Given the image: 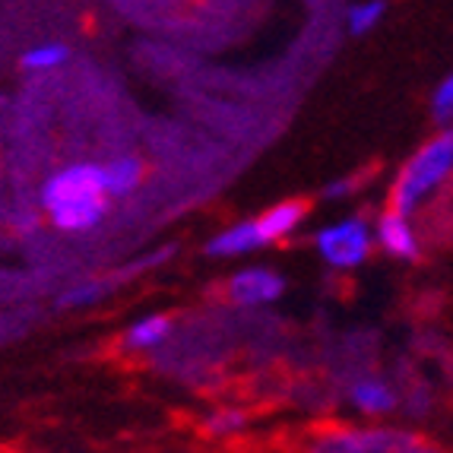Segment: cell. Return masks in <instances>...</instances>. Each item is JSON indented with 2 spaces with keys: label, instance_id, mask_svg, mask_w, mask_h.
<instances>
[{
  "label": "cell",
  "instance_id": "7a4b0ae2",
  "mask_svg": "<svg viewBox=\"0 0 453 453\" xmlns=\"http://www.w3.org/2000/svg\"><path fill=\"white\" fill-rule=\"evenodd\" d=\"M453 181V127L438 130L418 146L393 178L390 210L416 216Z\"/></svg>",
  "mask_w": 453,
  "mask_h": 453
},
{
  "label": "cell",
  "instance_id": "ac0fdd59",
  "mask_svg": "<svg viewBox=\"0 0 453 453\" xmlns=\"http://www.w3.org/2000/svg\"><path fill=\"white\" fill-rule=\"evenodd\" d=\"M403 453H444V450H441V447H434L431 441H422V438L416 434V438H412V444H409Z\"/></svg>",
  "mask_w": 453,
  "mask_h": 453
},
{
  "label": "cell",
  "instance_id": "ba28073f",
  "mask_svg": "<svg viewBox=\"0 0 453 453\" xmlns=\"http://www.w3.org/2000/svg\"><path fill=\"white\" fill-rule=\"evenodd\" d=\"M352 409H358L362 416L368 418H380L390 416L393 409L400 406V390L390 384L380 374H365V378H356L346 390Z\"/></svg>",
  "mask_w": 453,
  "mask_h": 453
},
{
  "label": "cell",
  "instance_id": "7c38bea8",
  "mask_svg": "<svg viewBox=\"0 0 453 453\" xmlns=\"http://www.w3.org/2000/svg\"><path fill=\"white\" fill-rule=\"evenodd\" d=\"M102 172H105V194L108 200H118V196H130L134 190H140L146 178V165L136 156H118V159L102 162Z\"/></svg>",
  "mask_w": 453,
  "mask_h": 453
},
{
  "label": "cell",
  "instance_id": "2e32d148",
  "mask_svg": "<svg viewBox=\"0 0 453 453\" xmlns=\"http://www.w3.org/2000/svg\"><path fill=\"white\" fill-rule=\"evenodd\" d=\"M431 114L438 124H450L453 121V70L444 76L431 96Z\"/></svg>",
  "mask_w": 453,
  "mask_h": 453
},
{
  "label": "cell",
  "instance_id": "9a60e30c",
  "mask_svg": "<svg viewBox=\"0 0 453 453\" xmlns=\"http://www.w3.org/2000/svg\"><path fill=\"white\" fill-rule=\"evenodd\" d=\"M387 13V4L380 0H365V4H352L346 13V29L349 35H368L371 29H378L380 19Z\"/></svg>",
  "mask_w": 453,
  "mask_h": 453
},
{
  "label": "cell",
  "instance_id": "3957f363",
  "mask_svg": "<svg viewBox=\"0 0 453 453\" xmlns=\"http://www.w3.org/2000/svg\"><path fill=\"white\" fill-rule=\"evenodd\" d=\"M412 438V431L390 425H330L311 434L304 453H403Z\"/></svg>",
  "mask_w": 453,
  "mask_h": 453
},
{
  "label": "cell",
  "instance_id": "5b68a950",
  "mask_svg": "<svg viewBox=\"0 0 453 453\" xmlns=\"http://www.w3.org/2000/svg\"><path fill=\"white\" fill-rule=\"evenodd\" d=\"M226 295L238 308H266L286 295V276L273 266H242L228 276Z\"/></svg>",
  "mask_w": 453,
  "mask_h": 453
},
{
  "label": "cell",
  "instance_id": "8fae6325",
  "mask_svg": "<svg viewBox=\"0 0 453 453\" xmlns=\"http://www.w3.org/2000/svg\"><path fill=\"white\" fill-rule=\"evenodd\" d=\"M174 330V320L168 314H143V318H136L134 324L124 330V349L127 352H152V349H159L162 342L172 336Z\"/></svg>",
  "mask_w": 453,
  "mask_h": 453
},
{
  "label": "cell",
  "instance_id": "30bf717a",
  "mask_svg": "<svg viewBox=\"0 0 453 453\" xmlns=\"http://www.w3.org/2000/svg\"><path fill=\"white\" fill-rule=\"evenodd\" d=\"M304 216H308V206H304L302 200H282V203L270 206L266 212L254 216L264 248H266V244H276V242H286V238H292V234L302 228Z\"/></svg>",
  "mask_w": 453,
  "mask_h": 453
},
{
  "label": "cell",
  "instance_id": "8992f818",
  "mask_svg": "<svg viewBox=\"0 0 453 453\" xmlns=\"http://www.w3.org/2000/svg\"><path fill=\"white\" fill-rule=\"evenodd\" d=\"M168 257H172V248L159 250V254H152V257L136 260L134 266H124V270H118L114 276H89V280L73 282V286L58 295V308H92V304L105 302V295L114 292L124 280H130V276H136L140 270H150V266L162 264V260H168Z\"/></svg>",
  "mask_w": 453,
  "mask_h": 453
},
{
  "label": "cell",
  "instance_id": "52a82bcc",
  "mask_svg": "<svg viewBox=\"0 0 453 453\" xmlns=\"http://www.w3.org/2000/svg\"><path fill=\"white\" fill-rule=\"evenodd\" d=\"M374 248H380L396 260H416L422 254V242H418L412 219L396 210H384L374 219Z\"/></svg>",
  "mask_w": 453,
  "mask_h": 453
},
{
  "label": "cell",
  "instance_id": "9c48e42d",
  "mask_svg": "<svg viewBox=\"0 0 453 453\" xmlns=\"http://www.w3.org/2000/svg\"><path fill=\"white\" fill-rule=\"evenodd\" d=\"M260 248H264V242H260L257 222L242 219V222H232V226H226L222 232L212 234L203 250L216 260H232V257H248V254H257Z\"/></svg>",
  "mask_w": 453,
  "mask_h": 453
},
{
  "label": "cell",
  "instance_id": "5bb4252c",
  "mask_svg": "<svg viewBox=\"0 0 453 453\" xmlns=\"http://www.w3.org/2000/svg\"><path fill=\"white\" fill-rule=\"evenodd\" d=\"M70 61V45L51 38V42H38V45L26 48V54L19 58L29 73H51V70H61Z\"/></svg>",
  "mask_w": 453,
  "mask_h": 453
},
{
  "label": "cell",
  "instance_id": "6da1fadb",
  "mask_svg": "<svg viewBox=\"0 0 453 453\" xmlns=\"http://www.w3.org/2000/svg\"><path fill=\"white\" fill-rule=\"evenodd\" d=\"M38 203L48 222L64 234H86L102 226L111 210L102 162H70L42 181Z\"/></svg>",
  "mask_w": 453,
  "mask_h": 453
},
{
  "label": "cell",
  "instance_id": "277c9868",
  "mask_svg": "<svg viewBox=\"0 0 453 453\" xmlns=\"http://www.w3.org/2000/svg\"><path fill=\"white\" fill-rule=\"evenodd\" d=\"M314 248H318L320 260L333 270H358L374 250V226L362 212H349V216H340L318 228Z\"/></svg>",
  "mask_w": 453,
  "mask_h": 453
},
{
  "label": "cell",
  "instance_id": "e0dca14e",
  "mask_svg": "<svg viewBox=\"0 0 453 453\" xmlns=\"http://www.w3.org/2000/svg\"><path fill=\"white\" fill-rule=\"evenodd\" d=\"M358 184H362V181H358V178H352V174L333 178V181L324 188V200H333V203H340V200H349V196H356Z\"/></svg>",
  "mask_w": 453,
  "mask_h": 453
},
{
  "label": "cell",
  "instance_id": "4fadbf2b",
  "mask_svg": "<svg viewBox=\"0 0 453 453\" xmlns=\"http://www.w3.org/2000/svg\"><path fill=\"white\" fill-rule=\"evenodd\" d=\"M200 428H203L210 438L228 441V438H238V434H244V431L250 428V416H248V409H242V406H216L203 416Z\"/></svg>",
  "mask_w": 453,
  "mask_h": 453
}]
</instances>
